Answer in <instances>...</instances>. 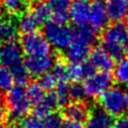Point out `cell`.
<instances>
[{
  "instance_id": "6da1fadb",
  "label": "cell",
  "mask_w": 128,
  "mask_h": 128,
  "mask_svg": "<svg viewBox=\"0 0 128 128\" xmlns=\"http://www.w3.org/2000/svg\"><path fill=\"white\" fill-rule=\"evenodd\" d=\"M97 39L96 32L89 26L78 27L72 35V41L65 50V58L70 64H80L89 56L91 47Z\"/></svg>"
},
{
  "instance_id": "7a4b0ae2",
  "label": "cell",
  "mask_w": 128,
  "mask_h": 128,
  "mask_svg": "<svg viewBox=\"0 0 128 128\" xmlns=\"http://www.w3.org/2000/svg\"><path fill=\"white\" fill-rule=\"evenodd\" d=\"M103 49L112 57L113 60L123 59L128 51V31L125 25L116 23L108 26L102 36Z\"/></svg>"
},
{
  "instance_id": "3957f363",
  "label": "cell",
  "mask_w": 128,
  "mask_h": 128,
  "mask_svg": "<svg viewBox=\"0 0 128 128\" xmlns=\"http://www.w3.org/2000/svg\"><path fill=\"white\" fill-rule=\"evenodd\" d=\"M6 110L14 120H22L27 117L31 110V102L23 86L12 87L5 96Z\"/></svg>"
},
{
  "instance_id": "277c9868",
  "label": "cell",
  "mask_w": 128,
  "mask_h": 128,
  "mask_svg": "<svg viewBox=\"0 0 128 128\" xmlns=\"http://www.w3.org/2000/svg\"><path fill=\"white\" fill-rule=\"evenodd\" d=\"M43 35L52 48L62 51L69 47L72 41L73 31L66 24L53 21L48 22L45 25Z\"/></svg>"
},
{
  "instance_id": "5b68a950",
  "label": "cell",
  "mask_w": 128,
  "mask_h": 128,
  "mask_svg": "<svg viewBox=\"0 0 128 128\" xmlns=\"http://www.w3.org/2000/svg\"><path fill=\"white\" fill-rule=\"evenodd\" d=\"M99 103L101 109L111 117H120L127 109L125 93L119 87H111L100 97Z\"/></svg>"
},
{
  "instance_id": "8992f818",
  "label": "cell",
  "mask_w": 128,
  "mask_h": 128,
  "mask_svg": "<svg viewBox=\"0 0 128 128\" xmlns=\"http://www.w3.org/2000/svg\"><path fill=\"white\" fill-rule=\"evenodd\" d=\"M0 63L12 74L24 69L23 51L20 45L15 42L3 43L0 47Z\"/></svg>"
},
{
  "instance_id": "52a82bcc",
  "label": "cell",
  "mask_w": 128,
  "mask_h": 128,
  "mask_svg": "<svg viewBox=\"0 0 128 128\" xmlns=\"http://www.w3.org/2000/svg\"><path fill=\"white\" fill-rule=\"evenodd\" d=\"M20 47L28 57L46 56L51 53V46L47 42L44 35L38 32L23 35Z\"/></svg>"
},
{
  "instance_id": "ba28073f",
  "label": "cell",
  "mask_w": 128,
  "mask_h": 128,
  "mask_svg": "<svg viewBox=\"0 0 128 128\" xmlns=\"http://www.w3.org/2000/svg\"><path fill=\"white\" fill-rule=\"evenodd\" d=\"M113 84V78L109 72H94L84 81V88L89 97H101Z\"/></svg>"
},
{
  "instance_id": "9c48e42d",
  "label": "cell",
  "mask_w": 128,
  "mask_h": 128,
  "mask_svg": "<svg viewBox=\"0 0 128 128\" xmlns=\"http://www.w3.org/2000/svg\"><path fill=\"white\" fill-rule=\"evenodd\" d=\"M54 64V59L50 55L27 57L24 61V67L28 75L33 77H42L49 73Z\"/></svg>"
},
{
  "instance_id": "30bf717a",
  "label": "cell",
  "mask_w": 128,
  "mask_h": 128,
  "mask_svg": "<svg viewBox=\"0 0 128 128\" xmlns=\"http://www.w3.org/2000/svg\"><path fill=\"white\" fill-rule=\"evenodd\" d=\"M109 17L106 4L102 0H95L90 5L89 24L94 31H101L107 28Z\"/></svg>"
},
{
  "instance_id": "8fae6325",
  "label": "cell",
  "mask_w": 128,
  "mask_h": 128,
  "mask_svg": "<svg viewBox=\"0 0 128 128\" xmlns=\"http://www.w3.org/2000/svg\"><path fill=\"white\" fill-rule=\"evenodd\" d=\"M90 4L86 0H73L69 8V19L77 27H85L89 23Z\"/></svg>"
},
{
  "instance_id": "7c38bea8",
  "label": "cell",
  "mask_w": 128,
  "mask_h": 128,
  "mask_svg": "<svg viewBox=\"0 0 128 128\" xmlns=\"http://www.w3.org/2000/svg\"><path fill=\"white\" fill-rule=\"evenodd\" d=\"M88 58V63L98 72H109L114 68V60L103 48L98 47L92 50Z\"/></svg>"
},
{
  "instance_id": "4fadbf2b",
  "label": "cell",
  "mask_w": 128,
  "mask_h": 128,
  "mask_svg": "<svg viewBox=\"0 0 128 128\" xmlns=\"http://www.w3.org/2000/svg\"><path fill=\"white\" fill-rule=\"evenodd\" d=\"M63 114L67 119V121L82 123L87 120L89 112L85 104L79 103V102H73L65 106Z\"/></svg>"
},
{
  "instance_id": "5bb4252c",
  "label": "cell",
  "mask_w": 128,
  "mask_h": 128,
  "mask_svg": "<svg viewBox=\"0 0 128 128\" xmlns=\"http://www.w3.org/2000/svg\"><path fill=\"white\" fill-rule=\"evenodd\" d=\"M113 119L102 109L93 110L86 120L85 128H112Z\"/></svg>"
},
{
  "instance_id": "9a60e30c",
  "label": "cell",
  "mask_w": 128,
  "mask_h": 128,
  "mask_svg": "<svg viewBox=\"0 0 128 128\" xmlns=\"http://www.w3.org/2000/svg\"><path fill=\"white\" fill-rule=\"evenodd\" d=\"M48 5L55 22L65 24L68 21L71 0H48Z\"/></svg>"
},
{
  "instance_id": "2e32d148",
  "label": "cell",
  "mask_w": 128,
  "mask_h": 128,
  "mask_svg": "<svg viewBox=\"0 0 128 128\" xmlns=\"http://www.w3.org/2000/svg\"><path fill=\"white\" fill-rule=\"evenodd\" d=\"M105 4L109 19L119 22L128 16V4L125 0H107Z\"/></svg>"
},
{
  "instance_id": "e0dca14e",
  "label": "cell",
  "mask_w": 128,
  "mask_h": 128,
  "mask_svg": "<svg viewBox=\"0 0 128 128\" xmlns=\"http://www.w3.org/2000/svg\"><path fill=\"white\" fill-rule=\"evenodd\" d=\"M59 107L58 101L54 93H50L45 95L44 99L38 104L34 105V115L39 118H45L49 114L53 113V111Z\"/></svg>"
},
{
  "instance_id": "ac0fdd59",
  "label": "cell",
  "mask_w": 128,
  "mask_h": 128,
  "mask_svg": "<svg viewBox=\"0 0 128 128\" xmlns=\"http://www.w3.org/2000/svg\"><path fill=\"white\" fill-rule=\"evenodd\" d=\"M94 72L95 70L88 62L80 64H70L68 65V80L76 83L82 79H86Z\"/></svg>"
},
{
  "instance_id": "d6986e66",
  "label": "cell",
  "mask_w": 128,
  "mask_h": 128,
  "mask_svg": "<svg viewBox=\"0 0 128 128\" xmlns=\"http://www.w3.org/2000/svg\"><path fill=\"white\" fill-rule=\"evenodd\" d=\"M40 24L38 23V21L36 20V18L33 16V14L30 13H23L18 21V31H20L23 35H27V34H31V33H35L37 32L38 28H39Z\"/></svg>"
},
{
  "instance_id": "ffe728a7",
  "label": "cell",
  "mask_w": 128,
  "mask_h": 128,
  "mask_svg": "<svg viewBox=\"0 0 128 128\" xmlns=\"http://www.w3.org/2000/svg\"><path fill=\"white\" fill-rule=\"evenodd\" d=\"M18 35L17 26L10 20H0V41L15 42Z\"/></svg>"
},
{
  "instance_id": "44dd1931",
  "label": "cell",
  "mask_w": 128,
  "mask_h": 128,
  "mask_svg": "<svg viewBox=\"0 0 128 128\" xmlns=\"http://www.w3.org/2000/svg\"><path fill=\"white\" fill-rule=\"evenodd\" d=\"M31 13L36 18L39 24H43V23L47 24L50 18L52 17L51 8L47 3H44V2H37L33 6Z\"/></svg>"
},
{
  "instance_id": "7402d4cb",
  "label": "cell",
  "mask_w": 128,
  "mask_h": 128,
  "mask_svg": "<svg viewBox=\"0 0 128 128\" xmlns=\"http://www.w3.org/2000/svg\"><path fill=\"white\" fill-rule=\"evenodd\" d=\"M114 78L117 83L128 86V59H121L114 67Z\"/></svg>"
},
{
  "instance_id": "603a6c76",
  "label": "cell",
  "mask_w": 128,
  "mask_h": 128,
  "mask_svg": "<svg viewBox=\"0 0 128 128\" xmlns=\"http://www.w3.org/2000/svg\"><path fill=\"white\" fill-rule=\"evenodd\" d=\"M26 93H27V96H28L31 104H34V105L41 102L46 95L43 88L39 85V83H36V82L30 83L27 86Z\"/></svg>"
},
{
  "instance_id": "cb8c5ba5",
  "label": "cell",
  "mask_w": 128,
  "mask_h": 128,
  "mask_svg": "<svg viewBox=\"0 0 128 128\" xmlns=\"http://www.w3.org/2000/svg\"><path fill=\"white\" fill-rule=\"evenodd\" d=\"M69 97L74 102L82 103L88 99V94L84 88V86L78 82L73 83L71 86H69Z\"/></svg>"
},
{
  "instance_id": "d4e9b609",
  "label": "cell",
  "mask_w": 128,
  "mask_h": 128,
  "mask_svg": "<svg viewBox=\"0 0 128 128\" xmlns=\"http://www.w3.org/2000/svg\"><path fill=\"white\" fill-rule=\"evenodd\" d=\"M2 6L9 14H19L24 11L26 3L25 0H3Z\"/></svg>"
},
{
  "instance_id": "484cf974",
  "label": "cell",
  "mask_w": 128,
  "mask_h": 128,
  "mask_svg": "<svg viewBox=\"0 0 128 128\" xmlns=\"http://www.w3.org/2000/svg\"><path fill=\"white\" fill-rule=\"evenodd\" d=\"M14 77L10 70L5 67H0V91H9L14 87Z\"/></svg>"
},
{
  "instance_id": "4316f807",
  "label": "cell",
  "mask_w": 128,
  "mask_h": 128,
  "mask_svg": "<svg viewBox=\"0 0 128 128\" xmlns=\"http://www.w3.org/2000/svg\"><path fill=\"white\" fill-rule=\"evenodd\" d=\"M54 94L56 96L59 106H66L68 103V100L70 99L68 84L66 82H59L56 86Z\"/></svg>"
},
{
  "instance_id": "83f0119b",
  "label": "cell",
  "mask_w": 128,
  "mask_h": 128,
  "mask_svg": "<svg viewBox=\"0 0 128 128\" xmlns=\"http://www.w3.org/2000/svg\"><path fill=\"white\" fill-rule=\"evenodd\" d=\"M19 128H46L43 118H39L35 115L27 116L20 121Z\"/></svg>"
},
{
  "instance_id": "f1b7e54d",
  "label": "cell",
  "mask_w": 128,
  "mask_h": 128,
  "mask_svg": "<svg viewBox=\"0 0 128 128\" xmlns=\"http://www.w3.org/2000/svg\"><path fill=\"white\" fill-rule=\"evenodd\" d=\"M53 72L52 74L55 76L58 82H66L68 81V65L58 61L53 66Z\"/></svg>"
},
{
  "instance_id": "f546056e",
  "label": "cell",
  "mask_w": 128,
  "mask_h": 128,
  "mask_svg": "<svg viewBox=\"0 0 128 128\" xmlns=\"http://www.w3.org/2000/svg\"><path fill=\"white\" fill-rule=\"evenodd\" d=\"M38 83L43 88L44 91H46V90L47 91H51V90L56 88V86L58 84V81H57V79L55 78V76L52 73H47V74L43 75L42 77H40Z\"/></svg>"
},
{
  "instance_id": "4dcf8cb0",
  "label": "cell",
  "mask_w": 128,
  "mask_h": 128,
  "mask_svg": "<svg viewBox=\"0 0 128 128\" xmlns=\"http://www.w3.org/2000/svg\"><path fill=\"white\" fill-rule=\"evenodd\" d=\"M46 128H60L62 125L61 117L56 113H51L45 118H43Z\"/></svg>"
},
{
  "instance_id": "1f68e13d",
  "label": "cell",
  "mask_w": 128,
  "mask_h": 128,
  "mask_svg": "<svg viewBox=\"0 0 128 128\" xmlns=\"http://www.w3.org/2000/svg\"><path fill=\"white\" fill-rule=\"evenodd\" d=\"M112 128H128V116H120L114 122Z\"/></svg>"
},
{
  "instance_id": "d6a6232c",
  "label": "cell",
  "mask_w": 128,
  "mask_h": 128,
  "mask_svg": "<svg viewBox=\"0 0 128 128\" xmlns=\"http://www.w3.org/2000/svg\"><path fill=\"white\" fill-rule=\"evenodd\" d=\"M60 128H85V126L82 123H76V122H71V121H67L65 123H63Z\"/></svg>"
},
{
  "instance_id": "836d02e7",
  "label": "cell",
  "mask_w": 128,
  "mask_h": 128,
  "mask_svg": "<svg viewBox=\"0 0 128 128\" xmlns=\"http://www.w3.org/2000/svg\"><path fill=\"white\" fill-rule=\"evenodd\" d=\"M7 118V110L4 104L0 102V125H2Z\"/></svg>"
},
{
  "instance_id": "e575fe53",
  "label": "cell",
  "mask_w": 128,
  "mask_h": 128,
  "mask_svg": "<svg viewBox=\"0 0 128 128\" xmlns=\"http://www.w3.org/2000/svg\"><path fill=\"white\" fill-rule=\"evenodd\" d=\"M125 93V101H126V107L128 109V88L126 89V91L124 92Z\"/></svg>"
},
{
  "instance_id": "d590c367",
  "label": "cell",
  "mask_w": 128,
  "mask_h": 128,
  "mask_svg": "<svg viewBox=\"0 0 128 128\" xmlns=\"http://www.w3.org/2000/svg\"><path fill=\"white\" fill-rule=\"evenodd\" d=\"M125 27H126V29H127V31H128V16L126 17V22H125Z\"/></svg>"
},
{
  "instance_id": "8d00e7d4",
  "label": "cell",
  "mask_w": 128,
  "mask_h": 128,
  "mask_svg": "<svg viewBox=\"0 0 128 128\" xmlns=\"http://www.w3.org/2000/svg\"><path fill=\"white\" fill-rule=\"evenodd\" d=\"M5 128H16V127H14V126H12V125H8V126H6Z\"/></svg>"
},
{
  "instance_id": "74e56055",
  "label": "cell",
  "mask_w": 128,
  "mask_h": 128,
  "mask_svg": "<svg viewBox=\"0 0 128 128\" xmlns=\"http://www.w3.org/2000/svg\"><path fill=\"white\" fill-rule=\"evenodd\" d=\"M34 1H36V2H43V0H34Z\"/></svg>"
},
{
  "instance_id": "f35d334b",
  "label": "cell",
  "mask_w": 128,
  "mask_h": 128,
  "mask_svg": "<svg viewBox=\"0 0 128 128\" xmlns=\"http://www.w3.org/2000/svg\"><path fill=\"white\" fill-rule=\"evenodd\" d=\"M125 2H126V3H127V4H128V0H125Z\"/></svg>"
},
{
  "instance_id": "ab89813d",
  "label": "cell",
  "mask_w": 128,
  "mask_h": 128,
  "mask_svg": "<svg viewBox=\"0 0 128 128\" xmlns=\"http://www.w3.org/2000/svg\"><path fill=\"white\" fill-rule=\"evenodd\" d=\"M86 1H88V0H86Z\"/></svg>"
}]
</instances>
